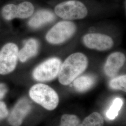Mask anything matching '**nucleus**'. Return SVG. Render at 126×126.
<instances>
[{
	"label": "nucleus",
	"mask_w": 126,
	"mask_h": 126,
	"mask_svg": "<svg viewBox=\"0 0 126 126\" xmlns=\"http://www.w3.org/2000/svg\"><path fill=\"white\" fill-rule=\"evenodd\" d=\"M88 65L86 56L81 53H75L69 56L61 65L59 80L63 85L67 86L85 71Z\"/></svg>",
	"instance_id": "obj_1"
},
{
	"label": "nucleus",
	"mask_w": 126,
	"mask_h": 126,
	"mask_svg": "<svg viewBox=\"0 0 126 126\" xmlns=\"http://www.w3.org/2000/svg\"><path fill=\"white\" fill-rule=\"evenodd\" d=\"M29 94L33 101L48 110H53L58 105L57 93L45 84L38 83L33 85L29 90Z\"/></svg>",
	"instance_id": "obj_2"
},
{
	"label": "nucleus",
	"mask_w": 126,
	"mask_h": 126,
	"mask_svg": "<svg viewBox=\"0 0 126 126\" xmlns=\"http://www.w3.org/2000/svg\"><path fill=\"white\" fill-rule=\"evenodd\" d=\"M55 12L59 17L65 20H76L85 17L87 10L82 2L78 0H72L57 5Z\"/></svg>",
	"instance_id": "obj_3"
},
{
	"label": "nucleus",
	"mask_w": 126,
	"mask_h": 126,
	"mask_svg": "<svg viewBox=\"0 0 126 126\" xmlns=\"http://www.w3.org/2000/svg\"><path fill=\"white\" fill-rule=\"evenodd\" d=\"M18 48L13 43L5 45L0 50V75L12 73L16 67L18 59Z\"/></svg>",
	"instance_id": "obj_4"
},
{
	"label": "nucleus",
	"mask_w": 126,
	"mask_h": 126,
	"mask_svg": "<svg viewBox=\"0 0 126 126\" xmlns=\"http://www.w3.org/2000/svg\"><path fill=\"white\" fill-rule=\"evenodd\" d=\"M61 61L58 58L49 59L41 63L32 72L33 79L39 82H47L55 79L59 75Z\"/></svg>",
	"instance_id": "obj_5"
},
{
	"label": "nucleus",
	"mask_w": 126,
	"mask_h": 126,
	"mask_svg": "<svg viewBox=\"0 0 126 126\" xmlns=\"http://www.w3.org/2000/svg\"><path fill=\"white\" fill-rule=\"evenodd\" d=\"M76 26L70 21H62L52 27L46 36L49 43L54 45L59 44L67 40L74 34Z\"/></svg>",
	"instance_id": "obj_6"
},
{
	"label": "nucleus",
	"mask_w": 126,
	"mask_h": 126,
	"mask_svg": "<svg viewBox=\"0 0 126 126\" xmlns=\"http://www.w3.org/2000/svg\"><path fill=\"white\" fill-rule=\"evenodd\" d=\"M32 104L26 98H22L15 104L7 118L10 126H21L32 110Z\"/></svg>",
	"instance_id": "obj_7"
},
{
	"label": "nucleus",
	"mask_w": 126,
	"mask_h": 126,
	"mask_svg": "<svg viewBox=\"0 0 126 126\" xmlns=\"http://www.w3.org/2000/svg\"><path fill=\"white\" fill-rule=\"evenodd\" d=\"M83 42L86 47L99 50L109 49L113 45L111 37L99 33H91L86 35L83 38Z\"/></svg>",
	"instance_id": "obj_8"
},
{
	"label": "nucleus",
	"mask_w": 126,
	"mask_h": 126,
	"mask_svg": "<svg viewBox=\"0 0 126 126\" xmlns=\"http://www.w3.org/2000/svg\"><path fill=\"white\" fill-rule=\"evenodd\" d=\"M125 56L122 52H115L111 54L104 66L106 74L110 77L116 75L125 61Z\"/></svg>",
	"instance_id": "obj_9"
},
{
	"label": "nucleus",
	"mask_w": 126,
	"mask_h": 126,
	"mask_svg": "<svg viewBox=\"0 0 126 126\" xmlns=\"http://www.w3.org/2000/svg\"><path fill=\"white\" fill-rule=\"evenodd\" d=\"M55 19L54 14L48 10H40L36 12L29 22V25L32 28H38Z\"/></svg>",
	"instance_id": "obj_10"
},
{
	"label": "nucleus",
	"mask_w": 126,
	"mask_h": 126,
	"mask_svg": "<svg viewBox=\"0 0 126 126\" xmlns=\"http://www.w3.org/2000/svg\"><path fill=\"white\" fill-rule=\"evenodd\" d=\"M39 44L36 39L31 38L25 44L23 48L18 52V59L24 63L28 59L35 56L38 52Z\"/></svg>",
	"instance_id": "obj_11"
},
{
	"label": "nucleus",
	"mask_w": 126,
	"mask_h": 126,
	"mask_svg": "<svg viewBox=\"0 0 126 126\" xmlns=\"http://www.w3.org/2000/svg\"><path fill=\"white\" fill-rule=\"evenodd\" d=\"M94 82V78L93 77L84 75L77 78L73 82V85L77 91L84 92L90 89Z\"/></svg>",
	"instance_id": "obj_12"
},
{
	"label": "nucleus",
	"mask_w": 126,
	"mask_h": 126,
	"mask_svg": "<svg viewBox=\"0 0 126 126\" xmlns=\"http://www.w3.org/2000/svg\"><path fill=\"white\" fill-rule=\"evenodd\" d=\"M17 18L25 19L31 16L34 11V7L32 3L24 1L17 5Z\"/></svg>",
	"instance_id": "obj_13"
},
{
	"label": "nucleus",
	"mask_w": 126,
	"mask_h": 126,
	"mask_svg": "<svg viewBox=\"0 0 126 126\" xmlns=\"http://www.w3.org/2000/svg\"><path fill=\"white\" fill-rule=\"evenodd\" d=\"M103 125L104 119L102 115L99 113L94 112L86 117L78 126H103Z\"/></svg>",
	"instance_id": "obj_14"
},
{
	"label": "nucleus",
	"mask_w": 126,
	"mask_h": 126,
	"mask_svg": "<svg viewBox=\"0 0 126 126\" xmlns=\"http://www.w3.org/2000/svg\"><path fill=\"white\" fill-rule=\"evenodd\" d=\"M17 5L13 4L6 5L2 8L1 10L2 17L7 21L17 18Z\"/></svg>",
	"instance_id": "obj_15"
},
{
	"label": "nucleus",
	"mask_w": 126,
	"mask_h": 126,
	"mask_svg": "<svg viewBox=\"0 0 126 126\" xmlns=\"http://www.w3.org/2000/svg\"><path fill=\"white\" fill-rule=\"evenodd\" d=\"M122 105L123 101L121 98H117L114 99L111 106L107 112V117L110 120H114L117 116Z\"/></svg>",
	"instance_id": "obj_16"
},
{
	"label": "nucleus",
	"mask_w": 126,
	"mask_h": 126,
	"mask_svg": "<svg viewBox=\"0 0 126 126\" xmlns=\"http://www.w3.org/2000/svg\"><path fill=\"white\" fill-rule=\"evenodd\" d=\"M126 75H122L112 79L109 83V86L113 89L126 92Z\"/></svg>",
	"instance_id": "obj_17"
},
{
	"label": "nucleus",
	"mask_w": 126,
	"mask_h": 126,
	"mask_svg": "<svg viewBox=\"0 0 126 126\" xmlns=\"http://www.w3.org/2000/svg\"><path fill=\"white\" fill-rule=\"evenodd\" d=\"M80 123V120L75 115L63 114L61 119L59 126H78Z\"/></svg>",
	"instance_id": "obj_18"
},
{
	"label": "nucleus",
	"mask_w": 126,
	"mask_h": 126,
	"mask_svg": "<svg viewBox=\"0 0 126 126\" xmlns=\"http://www.w3.org/2000/svg\"><path fill=\"white\" fill-rule=\"evenodd\" d=\"M9 112L7 104L4 101L0 100V122L8 118Z\"/></svg>",
	"instance_id": "obj_19"
},
{
	"label": "nucleus",
	"mask_w": 126,
	"mask_h": 126,
	"mask_svg": "<svg viewBox=\"0 0 126 126\" xmlns=\"http://www.w3.org/2000/svg\"><path fill=\"white\" fill-rule=\"evenodd\" d=\"M8 87L4 83H0V101L4 99L8 93Z\"/></svg>",
	"instance_id": "obj_20"
}]
</instances>
